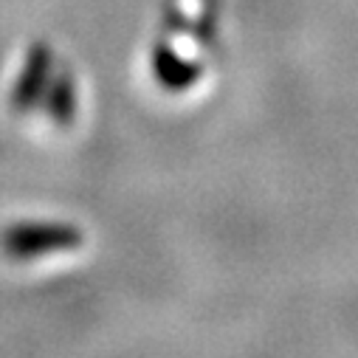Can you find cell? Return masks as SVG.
I'll list each match as a JSON object with an SVG mask.
<instances>
[{
	"mask_svg": "<svg viewBox=\"0 0 358 358\" xmlns=\"http://www.w3.org/2000/svg\"><path fill=\"white\" fill-rule=\"evenodd\" d=\"M82 243V231L59 223H20L3 234V251L15 259H34L43 254L71 251Z\"/></svg>",
	"mask_w": 358,
	"mask_h": 358,
	"instance_id": "obj_1",
	"label": "cell"
},
{
	"mask_svg": "<svg viewBox=\"0 0 358 358\" xmlns=\"http://www.w3.org/2000/svg\"><path fill=\"white\" fill-rule=\"evenodd\" d=\"M51 71H54V54L45 43H37L29 51L26 65L15 82V91H12V105L17 110H29L45 96L48 82H51Z\"/></svg>",
	"mask_w": 358,
	"mask_h": 358,
	"instance_id": "obj_2",
	"label": "cell"
},
{
	"mask_svg": "<svg viewBox=\"0 0 358 358\" xmlns=\"http://www.w3.org/2000/svg\"><path fill=\"white\" fill-rule=\"evenodd\" d=\"M152 73L166 87V91H184L201 76V68L192 62H184L172 48H155L152 54Z\"/></svg>",
	"mask_w": 358,
	"mask_h": 358,
	"instance_id": "obj_3",
	"label": "cell"
},
{
	"mask_svg": "<svg viewBox=\"0 0 358 358\" xmlns=\"http://www.w3.org/2000/svg\"><path fill=\"white\" fill-rule=\"evenodd\" d=\"M43 99H45L48 116L59 124H68L73 119V110H76V91H73L71 73H59L57 79H51Z\"/></svg>",
	"mask_w": 358,
	"mask_h": 358,
	"instance_id": "obj_4",
	"label": "cell"
}]
</instances>
